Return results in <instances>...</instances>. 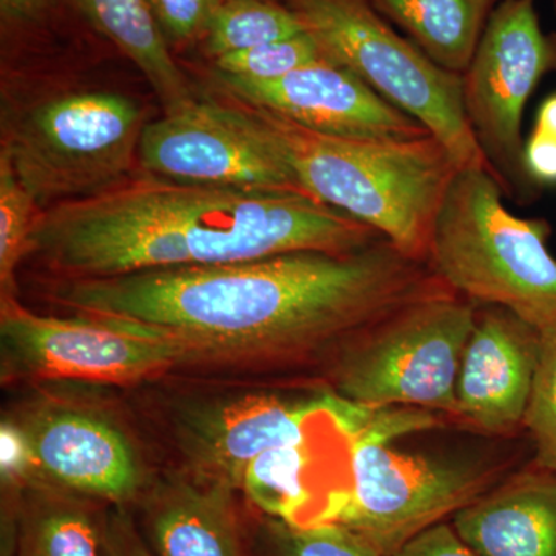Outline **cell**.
Returning <instances> with one entry per match:
<instances>
[{
    "label": "cell",
    "mask_w": 556,
    "mask_h": 556,
    "mask_svg": "<svg viewBox=\"0 0 556 556\" xmlns=\"http://www.w3.org/2000/svg\"><path fill=\"white\" fill-rule=\"evenodd\" d=\"M428 262L380 239L345 254L292 252L226 265L65 280L54 299L79 314L126 318L195 358L277 361L350 343L441 292Z\"/></svg>",
    "instance_id": "6da1fadb"
},
{
    "label": "cell",
    "mask_w": 556,
    "mask_h": 556,
    "mask_svg": "<svg viewBox=\"0 0 556 556\" xmlns=\"http://www.w3.org/2000/svg\"><path fill=\"white\" fill-rule=\"evenodd\" d=\"M375 229L303 193L258 192L160 177L40 211L27 257L65 280L193 268L292 252L358 251Z\"/></svg>",
    "instance_id": "7a4b0ae2"
},
{
    "label": "cell",
    "mask_w": 556,
    "mask_h": 556,
    "mask_svg": "<svg viewBox=\"0 0 556 556\" xmlns=\"http://www.w3.org/2000/svg\"><path fill=\"white\" fill-rule=\"evenodd\" d=\"M258 112L276 131L306 195L364 223L409 257L427 262L439 211L463 170L437 137H329Z\"/></svg>",
    "instance_id": "3957f363"
},
{
    "label": "cell",
    "mask_w": 556,
    "mask_h": 556,
    "mask_svg": "<svg viewBox=\"0 0 556 556\" xmlns=\"http://www.w3.org/2000/svg\"><path fill=\"white\" fill-rule=\"evenodd\" d=\"M544 219L508 211L486 169L460 170L434 223L428 265L478 306H497L538 331L556 327V258Z\"/></svg>",
    "instance_id": "277c9868"
},
{
    "label": "cell",
    "mask_w": 556,
    "mask_h": 556,
    "mask_svg": "<svg viewBox=\"0 0 556 556\" xmlns=\"http://www.w3.org/2000/svg\"><path fill=\"white\" fill-rule=\"evenodd\" d=\"M144 112L112 91L73 90L3 105L2 144L40 211L100 195L130 178Z\"/></svg>",
    "instance_id": "5b68a950"
},
{
    "label": "cell",
    "mask_w": 556,
    "mask_h": 556,
    "mask_svg": "<svg viewBox=\"0 0 556 556\" xmlns=\"http://www.w3.org/2000/svg\"><path fill=\"white\" fill-rule=\"evenodd\" d=\"M281 2L298 14L327 60L351 70L383 100L422 124L460 169L493 174L467 121L460 75L434 64L369 0Z\"/></svg>",
    "instance_id": "8992f818"
},
{
    "label": "cell",
    "mask_w": 556,
    "mask_h": 556,
    "mask_svg": "<svg viewBox=\"0 0 556 556\" xmlns=\"http://www.w3.org/2000/svg\"><path fill=\"white\" fill-rule=\"evenodd\" d=\"M477 314V303L453 291L409 303L346 343L334 393L364 407L455 416L457 372Z\"/></svg>",
    "instance_id": "52a82bcc"
},
{
    "label": "cell",
    "mask_w": 556,
    "mask_h": 556,
    "mask_svg": "<svg viewBox=\"0 0 556 556\" xmlns=\"http://www.w3.org/2000/svg\"><path fill=\"white\" fill-rule=\"evenodd\" d=\"M186 362H193L188 348L148 325L98 314L40 316L24 308L16 295H0L2 382L79 380L124 386Z\"/></svg>",
    "instance_id": "ba28073f"
},
{
    "label": "cell",
    "mask_w": 556,
    "mask_h": 556,
    "mask_svg": "<svg viewBox=\"0 0 556 556\" xmlns=\"http://www.w3.org/2000/svg\"><path fill=\"white\" fill-rule=\"evenodd\" d=\"M501 471L490 459L401 452L354 438L350 495L336 525L391 556L489 492Z\"/></svg>",
    "instance_id": "9c48e42d"
},
{
    "label": "cell",
    "mask_w": 556,
    "mask_h": 556,
    "mask_svg": "<svg viewBox=\"0 0 556 556\" xmlns=\"http://www.w3.org/2000/svg\"><path fill=\"white\" fill-rule=\"evenodd\" d=\"M3 484L50 486L126 507L142 495L144 467L134 442L104 413L46 401L2 424Z\"/></svg>",
    "instance_id": "30bf717a"
},
{
    "label": "cell",
    "mask_w": 556,
    "mask_h": 556,
    "mask_svg": "<svg viewBox=\"0 0 556 556\" xmlns=\"http://www.w3.org/2000/svg\"><path fill=\"white\" fill-rule=\"evenodd\" d=\"M556 73V33H547L535 0H501L463 79V104L479 148L501 188L529 199L522 116L544 76Z\"/></svg>",
    "instance_id": "8fae6325"
},
{
    "label": "cell",
    "mask_w": 556,
    "mask_h": 556,
    "mask_svg": "<svg viewBox=\"0 0 556 556\" xmlns=\"http://www.w3.org/2000/svg\"><path fill=\"white\" fill-rule=\"evenodd\" d=\"M148 175L192 185L303 193L276 131L258 110L199 100L148 123L139 142Z\"/></svg>",
    "instance_id": "7c38bea8"
},
{
    "label": "cell",
    "mask_w": 556,
    "mask_h": 556,
    "mask_svg": "<svg viewBox=\"0 0 556 556\" xmlns=\"http://www.w3.org/2000/svg\"><path fill=\"white\" fill-rule=\"evenodd\" d=\"M338 394L283 397L251 393L193 401L175 415V437L197 478L240 490L252 460L305 437Z\"/></svg>",
    "instance_id": "4fadbf2b"
},
{
    "label": "cell",
    "mask_w": 556,
    "mask_h": 556,
    "mask_svg": "<svg viewBox=\"0 0 556 556\" xmlns=\"http://www.w3.org/2000/svg\"><path fill=\"white\" fill-rule=\"evenodd\" d=\"M357 405L338 396L300 441L268 450L249 464L240 490L280 525H336L353 478Z\"/></svg>",
    "instance_id": "5bb4252c"
},
{
    "label": "cell",
    "mask_w": 556,
    "mask_h": 556,
    "mask_svg": "<svg viewBox=\"0 0 556 556\" xmlns=\"http://www.w3.org/2000/svg\"><path fill=\"white\" fill-rule=\"evenodd\" d=\"M214 75L241 104L329 137L409 139L430 134L351 70L329 60L313 62L269 80Z\"/></svg>",
    "instance_id": "9a60e30c"
},
{
    "label": "cell",
    "mask_w": 556,
    "mask_h": 556,
    "mask_svg": "<svg viewBox=\"0 0 556 556\" xmlns=\"http://www.w3.org/2000/svg\"><path fill=\"white\" fill-rule=\"evenodd\" d=\"M541 334L497 306H478L456 380V415L485 433H510L522 426Z\"/></svg>",
    "instance_id": "2e32d148"
},
{
    "label": "cell",
    "mask_w": 556,
    "mask_h": 556,
    "mask_svg": "<svg viewBox=\"0 0 556 556\" xmlns=\"http://www.w3.org/2000/svg\"><path fill=\"white\" fill-rule=\"evenodd\" d=\"M452 519L479 556H556V471L532 464Z\"/></svg>",
    "instance_id": "e0dca14e"
},
{
    "label": "cell",
    "mask_w": 556,
    "mask_h": 556,
    "mask_svg": "<svg viewBox=\"0 0 556 556\" xmlns=\"http://www.w3.org/2000/svg\"><path fill=\"white\" fill-rule=\"evenodd\" d=\"M236 490L225 482L172 477L146 496V541L156 556H248Z\"/></svg>",
    "instance_id": "ac0fdd59"
},
{
    "label": "cell",
    "mask_w": 556,
    "mask_h": 556,
    "mask_svg": "<svg viewBox=\"0 0 556 556\" xmlns=\"http://www.w3.org/2000/svg\"><path fill=\"white\" fill-rule=\"evenodd\" d=\"M112 49L148 79L166 113L195 101L149 0H67Z\"/></svg>",
    "instance_id": "d6986e66"
},
{
    "label": "cell",
    "mask_w": 556,
    "mask_h": 556,
    "mask_svg": "<svg viewBox=\"0 0 556 556\" xmlns=\"http://www.w3.org/2000/svg\"><path fill=\"white\" fill-rule=\"evenodd\" d=\"M501 0H369L439 67L463 75Z\"/></svg>",
    "instance_id": "ffe728a7"
},
{
    "label": "cell",
    "mask_w": 556,
    "mask_h": 556,
    "mask_svg": "<svg viewBox=\"0 0 556 556\" xmlns=\"http://www.w3.org/2000/svg\"><path fill=\"white\" fill-rule=\"evenodd\" d=\"M13 556H102L101 514L86 497L24 485Z\"/></svg>",
    "instance_id": "44dd1931"
},
{
    "label": "cell",
    "mask_w": 556,
    "mask_h": 556,
    "mask_svg": "<svg viewBox=\"0 0 556 556\" xmlns=\"http://www.w3.org/2000/svg\"><path fill=\"white\" fill-rule=\"evenodd\" d=\"M306 31L281 0H223L201 40L212 61Z\"/></svg>",
    "instance_id": "7402d4cb"
},
{
    "label": "cell",
    "mask_w": 556,
    "mask_h": 556,
    "mask_svg": "<svg viewBox=\"0 0 556 556\" xmlns=\"http://www.w3.org/2000/svg\"><path fill=\"white\" fill-rule=\"evenodd\" d=\"M39 212L9 156L0 152V295L16 292L14 274L22 260L27 257L28 241Z\"/></svg>",
    "instance_id": "603a6c76"
},
{
    "label": "cell",
    "mask_w": 556,
    "mask_h": 556,
    "mask_svg": "<svg viewBox=\"0 0 556 556\" xmlns=\"http://www.w3.org/2000/svg\"><path fill=\"white\" fill-rule=\"evenodd\" d=\"M540 334V356L522 427L533 442V464L556 471V327Z\"/></svg>",
    "instance_id": "cb8c5ba5"
},
{
    "label": "cell",
    "mask_w": 556,
    "mask_h": 556,
    "mask_svg": "<svg viewBox=\"0 0 556 556\" xmlns=\"http://www.w3.org/2000/svg\"><path fill=\"white\" fill-rule=\"evenodd\" d=\"M321 60H327V56L317 40L308 31H303L254 49L225 54L212 61V64L217 75L269 80Z\"/></svg>",
    "instance_id": "d4e9b609"
},
{
    "label": "cell",
    "mask_w": 556,
    "mask_h": 556,
    "mask_svg": "<svg viewBox=\"0 0 556 556\" xmlns=\"http://www.w3.org/2000/svg\"><path fill=\"white\" fill-rule=\"evenodd\" d=\"M277 556H379L362 538L339 525L276 527Z\"/></svg>",
    "instance_id": "484cf974"
},
{
    "label": "cell",
    "mask_w": 556,
    "mask_h": 556,
    "mask_svg": "<svg viewBox=\"0 0 556 556\" xmlns=\"http://www.w3.org/2000/svg\"><path fill=\"white\" fill-rule=\"evenodd\" d=\"M172 51L197 46L206 36L223 0H149Z\"/></svg>",
    "instance_id": "4316f807"
},
{
    "label": "cell",
    "mask_w": 556,
    "mask_h": 556,
    "mask_svg": "<svg viewBox=\"0 0 556 556\" xmlns=\"http://www.w3.org/2000/svg\"><path fill=\"white\" fill-rule=\"evenodd\" d=\"M67 0H0V22L7 42L21 43L60 28Z\"/></svg>",
    "instance_id": "83f0119b"
},
{
    "label": "cell",
    "mask_w": 556,
    "mask_h": 556,
    "mask_svg": "<svg viewBox=\"0 0 556 556\" xmlns=\"http://www.w3.org/2000/svg\"><path fill=\"white\" fill-rule=\"evenodd\" d=\"M102 556H156L126 507L101 514Z\"/></svg>",
    "instance_id": "f1b7e54d"
},
{
    "label": "cell",
    "mask_w": 556,
    "mask_h": 556,
    "mask_svg": "<svg viewBox=\"0 0 556 556\" xmlns=\"http://www.w3.org/2000/svg\"><path fill=\"white\" fill-rule=\"evenodd\" d=\"M391 556H479L453 525L439 522L412 538Z\"/></svg>",
    "instance_id": "f546056e"
},
{
    "label": "cell",
    "mask_w": 556,
    "mask_h": 556,
    "mask_svg": "<svg viewBox=\"0 0 556 556\" xmlns=\"http://www.w3.org/2000/svg\"><path fill=\"white\" fill-rule=\"evenodd\" d=\"M525 169L535 186L556 185V137L533 129L525 141Z\"/></svg>",
    "instance_id": "4dcf8cb0"
},
{
    "label": "cell",
    "mask_w": 556,
    "mask_h": 556,
    "mask_svg": "<svg viewBox=\"0 0 556 556\" xmlns=\"http://www.w3.org/2000/svg\"><path fill=\"white\" fill-rule=\"evenodd\" d=\"M533 129L556 137V93L541 104Z\"/></svg>",
    "instance_id": "1f68e13d"
},
{
    "label": "cell",
    "mask_w": 556,
    "mask_h": 556,
    "mask_svg": "<svg viewBox=\"0 0 556 556\" xmlns=\"http://www.w3.org/2000/svg\"><path fill=\"white\" fill-rule=\"evenodd\" d=\"M554 10H555V14H556V0H554Z\"/></svg>",
    "instance_id": "d6a6232c"
}]
</instances>
